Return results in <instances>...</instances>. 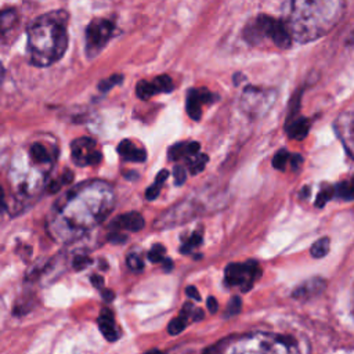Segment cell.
I'll return each instance as SVG.
<instances>
[{
	"instance_id": "cell-7",
	"label": "cell",
	"mask_w": 354,
	"mask_h": 354,
	"mask_svg": "<svg viewBox=\"0 0 354 354\" xmlns=\"http://www.w3.org/2000/svg\"><path fill=\"white\" fill-rule=\"evenodd\" d=\"M260 275V267L257 261L249 260L243 264L231 263L225 268V282L231 286H241L242 290H249L253 282Z\"/></svg>"
},
{
	"instance_id": "cell-2",
	"label": "cell",
	"mask_w": 354,
	"mask_h": 354,
	"mask_svg": "<svg viewBox=\"0 0 354 354\" xmlns=\"http://www.w3.org/2000/svg\"><path fill=\"white\" fill-rule=\"evenodd\" d=\"M55 158L53 145L41 141L25 144L14 153L7 181L15 203H25L40 194Z\"/></svg>"
},
{
	"instance_id": "cell-15",
	"label": "cell",
	"mask_w": 354,
	"mask_h": 354,
	"mask_svg": "<svg viewBox=\"0 0 354 354\" xmlns=\"http://www.w3.org/2000/svg\"><path fill=\"white\" fill-rule=\"evenodd\" d=\"M310 129V122L306 118H297L295 120H288L286 133L293 140H303Z\"/></svg>"
},
{
	"instance_id": "cell-24",
	"label": "cell",
	"mask_w": 354,
	"mask_h": 354,
	"mask_svg": "<svg viewBox=\"0 0 354 354\" xmlns=\"http://www.w3.org/2000/svg\"><path fill=\"white\" fill-rule=\"evenodd\" d=\"M188 155V149H187V142H178L174 144L170 149H169V159L170 160H176L178 158H183Z\"/></svg>"
},
{
	"instance_id": "cell-26",
	"label": "cell",
	"mask_w": 354,
	"mask_h": 354,
	"mask_svg": "<svg viewBox=\"0 0 354 354\" xmlns=\"http://www.w3.org/2000/svg\"><path fill=\"white\" fill-rule=\"evenodd\" d=\"M289 159V152L286 149H279L272 159V166L278 170H283L286 166V162Z\"/></svg>"
},
{
	"instance_id": "cell-42",
	"label": "cell",
	"mask_w": 354,
	"mask_h": 354,
	"mask_svg": "<svg viewBox=\"0 0 354 354\" xmlns=\"http://www.w3.org/2000/svg\"><path fill=\"white\" fill-rule=\"evenodd\" d=\"M3 76H4V69H3V66H1V64H0V83H1V80H3Z\"/></svg>"
},
{
	"instance_id": "cell-4",
	"label": "cell",
	"mask_w": 354,
	"mask_h": 354,
	"mask_svg": "<svg viewBox=\"0 0 354 354\" xmlns=\"http://www.w3.org/2000/svg\"><path fill=\"white\" fill-rule=\"evenodd\" d=\"M68 12L51 11L36 18L28 28V55L35 66L57 62L68 47Z\"/></svg>"
},
{
	"instance_id": "cell-10",
	"label": "cell",
	"mask_w": 354,
	"mask_h": 354,
	"mask_svg": "<svg viewBox=\"0 0 354 354\" xmlns=\"http://www.w3.org/2000/svg\"><path fill=\"white\" fill-rule=\"evenodd\" d=\"M212 100V94L202 88V90H191L187 95V113L194 119V120H199L202 111H201V105L203 102H209Z\"/></svg>"
},
{
	"instance_id": "cell-28",
	"label": "cell",
	"mask_w": 354,
	"mask_h": 354,
	"mask_svg": "<svg viewBox=\"0 0 354 354\" xmlns=\"http://www.w3.org/2000/svg\"><path fill=\"white\" fill-rule=\"evenodd\" d=\"M333 196V188H324L318 195H317V201H315V206L317 207H324L325 203L332 199Z\"/></svg>"
},
{
	"instance_id": "cell-12",
	"label": "cell",
	"mask_w": 354,
	"mask_h": 354,
	"mask_svg": "<svg viewBox=\"0 0 354 354\" xmlns=\"http://www.w3.org/2000/svg\"><path fill=\"white\" fill-rule=\"evenodd\" d=\"M144 217L137 213V212H131V213H126V214H122L119 217H116L112 223V228L115 231H119V230H126V231H140L142 227H144Z\"/></svg>"
},
{
	"instance_id": "cell-5",
	"label": "cell",
	"mask_w": 354,
	"mask_h": 354,
	"mask_svg": "<svg viewBox=\"0 0 354 354\" xmlns=\"http://www.w3.org/2000/svg\"><path fill=\"white\" fill-rule=\"evenodd\" d=\"M243 39L252 46H257L264 40H271L278 48H289L292 36L285 22L270 15H257L248 22L243 29Z\"/></svg>"
},
{
	"instance_id": "cell-1",
	"label": "cell",
	"mask_w": 354,
	"mask_h": 354,
	"mask_svg": "<svg viewBox=\"0 0 354 354\" xmlns=\"http://www.w3.org/2000/svg\"><path fill=\"white\" fill-rule=\"evenodd\" d=\"M112 189L105 183H84L66 192L51 209L48 231L57 241H71L106 216L112 206Z\"/></svg>"
},
{
	"instance_id": "cell-41",
	"label": "cell",
	"mask_w": 354,
	"mask_h": 354,
	"mask_svg": "<svg viewBox=\"0 0 354 354\" xmlns=\"http://www.w3.org/2000/svg\"><path fill=\"white\" fill-rule=\"evenodd\" d=\"M203 311L199 308V310H195V313H194V321H199V319H202L203 318Z\"/></svg>"
},
{
	"instance_id": "cell-29",
	"label": "cell",
	"mask_w": 354,
	"mask_h": 354,
	"mask_svg": "<svg viewBox=\"0 0 354 354\" xmlns=\"http://www.w3.org/2000/svg\"><path fill=\"white\" fill-rule=\"evenodd\" d=\"M127 266H129V268L133 270V271H141V270L144 268L142 260H141L140 256L136 254V253H130V254L127 256Z\"/></svg>"
},
{
	"instance_id": "cell-23",
	"label": "cell",
	"mask_w": 354,
	"mask_h": 354,
	"mask_svg": "<svg viewBox=\"0 0 354 354\" xmlns=\"http://www.w3.org/2000/svg\"><path fill=\"white\" fill-rule=\"evenodd\" d=\"M201 242H202V232L195 231V232L184 242V245L181 246V252H183V253H189L195 246H199Z\"/></svg>"
},
{
	"instance_id": "cell-6",
	"label": "cell",
	"mask_w": 354,
	"mask_h": 354,
	"mask_svg": "<svg viewBox=\"0 0 354 354\" xmlns=\"http://www.w3.org/2000/svg\"><path fill=\"white\" fill-rule=\"evenodd\" d=\"M113 24L105 18L93 19L86 28V53L87 57H95L109 41L113 33Z\"/></svg>"
},
{
	"instance_id": "cell-9",
	"label": "cell",
	"mask_w": 354,
	"mask_h": 354,
	"mask_svg": "<svg viewBox=\"0 0 354 354\" xmlns=\"http://www.w3.org/2000/svg\"><path fill=\"white\" fill-rule=\"evenodd\" d=\"M267 95H268L267 91L249 87L248 90H245L242 95V106L246 109V112H252L253 115H256L257 112H264L271 105V104H267V101L272 102V98H274V95H271L270 98H267Z\"/></svg>"
},
{
	"instance_id": "cell-8",
	"label": "cell",
	"mask_w": 354,
	"mask_h": 354,
	"mask_svg": "<svg viewBox=\"0 0 354 354\" xmlns=\"http://www.w3.org/2000/svg\"><path fill=\"white\" fill-rule=\"evenodd\" d=\"M72 160L77 166H87V165H97L101 160V152L97 151L95 142L91 138L82 137L72 142Z\"/></svg>"
},
{
	"instance_id": "cell-39",
	"label": "cell",
	"mask_w": 354,
	"mask_h": 354,
	"mask_svg": "<svg viewBox=\"0 0 354 354\" xmlns=\"http://www.w3.org/2000/svg\"><path fill=\"white\" fill-rule=\"evenodd\" d=\"M113 297H115V293H113V292H111V290H105V292H104V299H105L106 301H112Z\"/></svg>"
},
{
	"instance_id": "cell-21",
	"label": "cell",
	"mask_w": 354,
	"mask_h": 354,
	"mask_svg": "<svg viewBox=\"0 0 354 354\" xmlns=\"http://www.w3.org/2000/svg\"><path fill=\"white\" fill-rule=\"evenodd\" d=\"M333 194L342 199H346V201H351L353 199V187L348 181H343V183H339L337 185H335L333 188Z\"/></svg>"
},
{
	"instance_id": "cell-38",
	"label": "cell",
	"mask_w": 354,
	"mask_h": 354,
	"mask_svg": "<svg viewBox=\"0 0 354 354\" xmlns=\"http://www.w3.org/2000/svg\"><path fill=\"white\" fill-rule=\"evenodd\" d=\"M290 158V166H292V169L293 170H296L299 166H300V163H301V156L299 155V153H295V155H292V156H289Z\"/></svg>"
},
{
	"instance_id": "cell-20",
	"label": "cell",
	"mask_w": 354,
	"mask_h": 354,
	"mask_svg": "<svg viewBox=\"0 0 354 354\" xmlns=\"http://www.w3.org/2000/svg\"><path fill=\"white\" fill-rule=\"evenodd\" d=\"M207 160H209L207 155H203V153L198 155V153H195L194 159H191V160L188 162L189 171H191L192 174H198L199 171H202V170L205 169V165L207 163Z\"/></svg>"
},
{
	"instance_id": "cell-36",
	"label": "cell",
	"mask_w": 354,
	"mask_h": 354,
	"mask_svg": "<svg viewBox=\"0 0 354 354\" xmlns=\"http://www.w3.org/2000/svg\"><path fill=\"white\" fill-rule=\"evenodd\" d=\"M185 293L188 295V297H191V299H194V300H201V295H199V292L196 290V288H194V286H187V289H185Z\"/></svg>"
},
{
	"instance_id": "cell-27",
	"label": "cell",
	"mask_w": 354,
	"mask_h": 354,
	"mask_svg": "<svg viewBox=\"0 0 354 354\" xmlns=\"http://www.w3.org/2000/svg\"><path fill=\"white\" fill-rule=\"evenodd\" d=\"M122 80H123V76H122V75H113V76H111V77H108V79H105V80H101V82L98 83V88H100L101 91H108V90L112 88L113 86L119 84Z\"/></svg>"
},
{
	"instance_id": "cell-3",
	"label": "cell",
	"mask_w": 354,
	"mask_h": 354,
	"mask_svg": "<svg viewBox=\"0 0 354 354\" xmlns=\"http://www.w3.org/2000/svg\"><path fill=\"white\" fill-rule=\"evenodd\" d=\"M343 12V0H292L286 26L293 40L307 43L329 33Z\"/></svg>"
},
{
	"instance_id": "cell-40",
	"label": "cell",
	"mask_w": 354,
	"mask_h": 354,
	"mask_svg": "<svg viewBox=\"0 0 354 354\" xmlns=\"http://www.w3.org/2000/svg\"><path fill=\"white\" fill-rule=\"evenodd\" d=\"M162 261H163V266H165V270H167V271H170V270H171V268H173V261H171V260H170V259H166V260H165V259H163V260H162Z\"/></svg>"
},
{
	"instance_id": "cell-19",
	"label": "cell",
	"mask_w": 354,
	"mask_h": 354,
	"mask_svg": "<svg viewBox=\"0 0 354 354\" xmlns=\"http://www.w3.org/2000/svg\"><path fill=\"white\" fill-rule=\"evenodd\" d=\"M188 321V315L184 313H180V315L177 318H173L167 326V330L170 335H178L180 332L184 330L185 325Z\"/></svg>"
},
{
	"instance_id": "cell-34",
	"label": "cell",
	"mask_w": 354,
	"mask_h": 354,
	"mask_svg": "<svg viewBox=\"0 0 354 354\" xmlns=\"http://www.w3.org/2000/svg\"><path fill=\"white\" fill-rule=\"evenodd\" d=\"M167 177H169V171H167V170H160V171L158 173L156 178H155V184H158V185L162 187V184L167 180Z\"/></svg>"
},
{
	"instance_id": "cell-11",
	"label": "cell",
	"mask_w": 354,
	"mask_h": 354,
	"mask_svg": "<svg viewBox=\"0 0 354 354\" xmlns=\"http://www.w3.org/2000/svg\"><path fill=\"white\" fill-rule=\"evenodd\" d=\"M325 288V281L319 277L311 278L300 283L292 293L296 300H308L317 295H319Z\"/></svg>"
},
{
	"instance_id": "cell-37",
	"label": "cell",
	"mask_w": 354,
	"mask_h": 354,
	"mask_svg": "<svg viewBox=\"0 0 354 354\" xmlns=\"http://www.w3.org/2000/svg\"><path fill=\"white\" fill-rule=\"evenodd\" d=\"M207 308H209V311H210L212 314H214V313L217 311V308H218L217 300H216L213 296H209V297H207Z\"/></svg>"
},
{
	"instance_id": "cell-35",
	"label": "cell",
	"mask_w": 354,
	"mask_h": 354,
	"mask_svg": "<svg viewBox=\"0 0 354 354\" xmlns=\"http://www.w3.org/2000/svg\"><path fill=\"white\" fill-rule=\"evenodd\" d=\"M91 283L97 288V289H102L104 288V278L101 275L93 274L91 275Z\"/></svg>"
},
{
	"instance_id": "cell-32",
	"label": "cell",
	"mask_w": 354,
	"mask_h": 354,
	"mask_svg": "<svg viewBox=\"0 0 354 354\" xmlns=\"http://www.w3.org/2000/svg\"><path fill=\"white\" fill-rule=\"evenodd\" d=\"M88 264H90V259L87 256H84V254H79L73 260V268L75 270H83Z\"/></svg>"
},
{
	"instance_id": "cell-18",
	"label": "cell",
	"mask_w": 354,
	"mask_h": 354,
	"mask_svg": "<svg viewBox=\"0 0 354 354\" xmlns=\"http://www.w3.org/2000/svg\"><path fill=\"white\" fill-rule=\"evenodd\" d=\"M17 21V12L10 8V10H3L0 11V32L8 30Z\"/></svg>"
},
{
	"instance_id": "cell-13",
	"label": "cell",
	"mask_w": 354,
	"mask_h": 354,
	"mask_svg": "<svg viewBox=\"0 0 354 354\" xmlns=\"http://www.w3.org/2000/svg\"><path fill=\"white\" fill-rule=\"evenodd\" d=\"M98 326L104 335V337L109 342H115L119 339V332L113 321V315L109 310L104 308L100 318H98Z\"/></svg>"
},
{
	"instance_id": "cell-22",
	"label": "cell",
	"mask_w": 354,
	"mask_h": 354,
	"mask_svg": "<svg viewBox=\"0 0 354 354\" xmlns=\"http://www.w3.org/2000/svg\"><path fill=\"white\" fill-rule=\"evenodd\" d=\"M152 82H153L158 93H166V91L173 90V82H171L170 76H167V75H160V76L155 77Z\"/></svg>"
},
{
	"instance_id": "cell-33",
	"label": "cell",
	"mask_w": 354,
	"mask_h": 354,
	"mask_svg": "<svg viewBox=\"0 0 354 354\" xmlns=\"http://www.w3.org/2000/svg\"><path fill=\"white\" fill-rule=\"evenodd\" d=\"M159 192H160V185H158V184L153 183L152 185H149V187L147 188V191H145V198H147L148 201H153V199L158 198Z\"/></svg>"
},
{
	"instance_id": "cell-16",
	"label": "cell",
	"mask_w": 354,
	"mask_h": 354,
	"mask_svg": "<svg viewBox=\"0 0 354 354\" xmlns=\"http://www.w3.org/2000/svg\"><path fill=\"white\" fill-rule=\"evenodd\" d=\"M328 252H329V238H326V236L317 239L310 249V253L314 259H321V257L326 256Z\"/></svg>"
},
{
	"instance_id": "cell-30",
	"label": "cell",
	"mask_w": 354,
	"mask_h": 354,
	"mask_svg": "<svg viewBox=\"0 0 354 354\" xmlns=\"http://www.w3.org/2000/svg\"><path fill=\"white\" fill-rule=\"evenodd\" d=\"M241 310V299L238 296H234L230 301H228V306H227V317L228 315H235L238 314Z\"/></svg>"
},
{
	"instance_id": "cell-17",
	"label": "cell",
	"mask_w": 354,
	"mask_h": 354,
	"mask_svg": "<svg viewBox=\"0 0 354 354\" xmlns=\"http://www.w3.org/2000/svg\"><path fill=\"white\" fill-rule=\"evenodd\" d=\"M136 93L141 100H148L149 97H152L153 94H158L156 87L153 84V82H148V80H141L137 83L136 87Z\"/></svg>"
},
{
	"instance_id": "cell-43",
	"label": "cell",
	"mask_w": 354,
	"mask_h": 354,
	"mask_svg": "<svg viewBox=\"0 0 354 354\" xmlns=\"http://www.w3.org/2000/svg\"><path fill=\"white\" fill-rule=\"evenodd\" d=\"M0 33H1V32H0Z\"/></svg>"
},
{
	"instance_id": "cell-14",
	"label": "cell",
	"mask_w": 354,
	"mask_h": 354,
	"mask_svg": "<svg viewBox=\"0 0 354 354\" xmlns=\"http://www.w3.org/2000/svg\"><path fill=\"white\" fill-rule=\"evenodd\" d=\"M118 152L124 160H130V162H144L147 158L145 151L136 147V144H133L130 140L120 141L118 147Z\"/></svg>"
},
{
	"instance_id": "cell-25",
	"label": "cell",
	"mask_w": 354,
	"mask_h": 354,
	"mask_svg": "<svg viewBox=\"0 0 354 354\" xmlns=\"http://www.w3.org/2000/svg\"><path fill=\"white\" fill-rule=\"evenodd\" d=\"M165 254H166V249L163 245L160 243H155L152 246V249L148 252V259L152 261V263H159L165 259Z\"/></svg>"
},
{
	"instance_id": "cell-31",
	"label": "cell",
	"mask_w": 354,
	"mask_h": 354,
	"mask_svg": "<svg viewBox=\"0 0 354 354\" xmlns=\"http://www.w3.org/2000/svg\"><path fill=\"white\" fill-rule=\"evenodd\" d=\"M173 174H174V183L176 185H183L187 180V171L183 166H174V170H173Z\"/></svg>"
}]
</instances>
